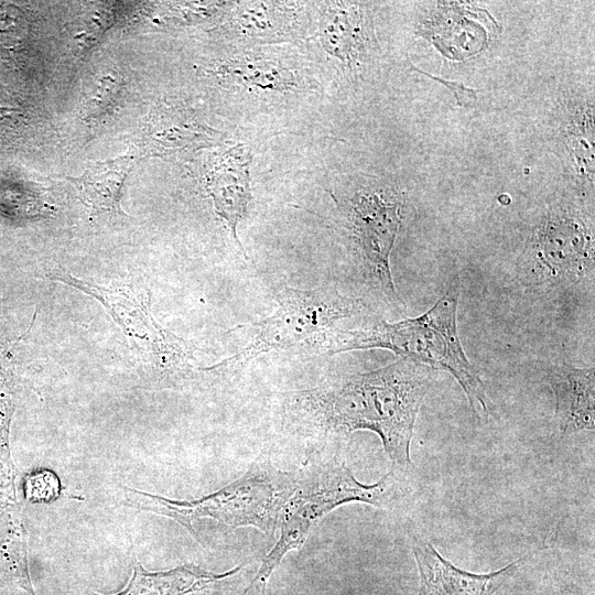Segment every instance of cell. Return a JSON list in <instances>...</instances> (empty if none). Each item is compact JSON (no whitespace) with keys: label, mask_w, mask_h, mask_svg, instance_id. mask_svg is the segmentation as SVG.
Returning a JSON list of instances; mask_svg holds the SVG:
<instances>
[{"label":"cell","mask_w":595,"mask_h":595,"mask_svg":"<svg viewBox=\"0 0 595 595\" xmlns=\"http://www.w3.org/2000/svg\"><path fill=\"white\" fill-rule=\"evenodd\" d=\"M433 374L430 367L400 358L386 367L300 392L296 402L323 431L376 433L392 467L405 470L411 466L415 420Z\"/></svg>","instance_id":"6da1fadb"},{"label":"cell","mask_w":595,"mask_h":595,"mask_svg":"<svg viewBox=\"0 0 595 595\" xmlns=\"http://www.w3.org/2000/svg\"><path fill=\"white\" fill-rule=\"evenodd\" d=\"M459 280L452 279L442 296L420 316L394 323L382 320L331 334L329 354L382 348L432 369L450 372L464 390L475 412L489 414L485 386L467 358L457 332Z\"/></svg>","instance_id":"7a4b0ae2"},{"label":"cell","mask_w":595,"mask_h":595,"mask_svg":"<svg viewBox=\"0 0 595 595\" xmlns=\"http://www.w3.org/2000/svg\"><path fill=\"white\" fill-rule=\"evenodd\" d=\"M400 472L403 470L392 467L377 483L365 485L345 463L336 461L305 470L295 480L281 510L278 541L240 595H247L256 587L264 595L267 583L283 558L300 549L313 528L333 509L349 502H364L380 509L394 507L402 497Z\"/></svg>","instance_id":"3957f363"},{"label":"cell","mask_w":595,"mask_h":595,"mask_svg":"<svg viewBox=\"0 0 595 595\" xmlns=\"http://www.w3.org/2000/svg\"><path fill=\"white\" fill-rule=\"evenodd\" d=\"M294 486L290 474L269 463H256L241 477L196 500H171L130 488H125V496L128 505L172 518L199 541L193 521L204 517L228 527L250 526L273 534Z\"/></svg>","instance_id":"277c9868"},{"label":"cell","mask_w":595,"mask_h":595,"mask_svg":"<svg viewBox=\"0 0 595 595\" xmlns=\"http://www.w3.org/2000/svg\"><path fill=\"white\" fill-rule=\"evenodd\" d=\"M275 300L278 307L271 315L236 327H255L257 332L252 340L237 354L205 370L241 367L272 350L325 340L337 321L364 310L360 300L343 295L334 288H284L275 294Z\"/></svg>","instance_id":"5b68a950"},{"label":"cell","mask_w":595,"mask_h":595,"mask_svg":"<svg viewBox=\"0 0 595 595\" xmlns=\"http://www.w3.org/2000/svg\"><path fill=\"white\" fill-rule=\"evenodd\" d=\"M46 277L99 301L131 346L161 377L183 374L190 369L192 353L187 344L153 318L149 290L129 283L100 285L80 280L64 269H50Z\"/></svg>","instance_id":"8992f818"},{"label":"cell","mask_w":595,"mask_h":595,"mask_svg":"<svg viewBox=\"0 0 595 595\" xmlns=\"http://www.w3.org/2000/svg\"><path fill=\"white\" fill-rule=\"evenodd\" d=\"M529 277L549 288H573L594 274V239L571 208H552L526 250Z\"/></svg>","instance_id":"52a82bcc"},{"label":"cell","mask_w":595,"mask_h":595,"mask_svg":"<svg viewBox=\"0 0 595 595\" xmlns=\"http://www.w3.org/2000/svg\"><path fill=\"white\" fill-rule=\"evenodd\" d=\"M402 201L386 190H363L346 205L349 230L354 236L366 272L390 299L396 296L390 255L402 220Z\"/></svg>","instance_id":"ba28073f"},{"label":"cell","mask_w":595,"mask_h":595,"mask_svg":"<svg viewBox=\"0 0 595 595\" xmlns=\"http://www.w3.org/2000/svg\"><path fill=\"white\" fill-rule=\"evenodd\" d=\"M420 586L418 595H493L521 563L515 561L498 571L476 574L456 567L428 541L414 542Z\"/></svg>","instance_id":"9c48e42d"},{"label":"cell","mask_w":595,"mask_h":595,"mask_svg":"<svg viewBox=\"0 0 595 595\" xmlns=\"http://www.w3.org/2000/svg\"><path fill=\"white\" fill-rule=\"evenodd\" d=\"M545 380L555 399V421L562 435L594 430V367L551 365L545 370Z\"/></svg>","instance_id":"30bf717a"},{"label":"cell","mask_w":595,"mask_h":595,"mask_svg":"<svg viewBox=\"0 0 595 595\" xmlns=\"http://www.w3.org/2000/svg\"><path fill=\"white\" fill-rule=\"evenodd\" d=\"M249 162L250 155L246 148H234L223 158L207 184L216 214L225 223L242 253L245 252L238 239L237 227L251 199Z\"/></svg>","instance_id":"8fae6325"},{"label":"cell","mask_w":595,"mask_h":595,"mask_svg":"<svg viewBox=\"0 0 595 595\" xmlns=\"http://www.w3.org/2000/svg\"><path fill=\"white\" fill-rule=\"evenodd\" d=\"M245 565L217 574L195 565H181L165 572H148L140 564L127 588L117 595H198L217 594Z\"/></svg>","instance_id":"7c38bea8"},{"label":"cell","mask_w":595,"mask_h":595,"mask_svg":"<svg viewBox=\"0 0 595 595\" xmlns=\"http://www.w3.org/2000/svg\"><path fill=\"white\" fill-rule=\"evenodd\" d=\"M130 155L91 164L78 177L71 178L84 203L99 213H120V195L125 181L134 165Z\"/></svg>","instance_id":"4fadbf2b"},{"label":"cell","mask_w":595,"mask_h":595,"mask_svg":"<svg viewBox=\"0 0 595 595\" xmlns=\"http://www.w3.org/2000/svg\"><path fill=\"white\" fill-rule=\"evenodd\" d=\"M357 14L350 10L331 8L321 23L322 43L333 56L350 62L361 44Z\"/></svg>","instance_id":"5bb4252c"},{"label":"cell","mask_w":595,"mask_h":595,"mask_svg":"<svg viewBox=\"0 0 595 595\" xmlns=\"http://www.w3.org/2000/svg\"><path fill=\"white\" fill-rule=\"evenodd\" d=\"M221 73L236 82V84L263 90H288L293 85L292 76L286 69L272 62L261 60L240 58L230 61L221 66Z\"/></svg>","instance_id":"9a60e30c"},{"label":"cell","mask_w":595,"mask_h":595,"mask_svg":"<svg viewBox=\"0 0 595 595\" xmlns=\"http://www.w3.org/2000/svg\"><path fill=\"white\" fill-rule=\"evenodd\" d=\"M13 413V376L9 354L0 355V461H11L9 430Z\"/></svg>","instance_id":"2e32d148"},{"label":"cell","mask_w":595,"mask_h":595,"mask_svg":"<svg viewBox=\"0 0 595 595\" xmlns=\"http://www.w3.org/2000/svg\"><path fill=\"white\" fill-rule=\"evenodd\" d=\"M420 72L422 74H425L430 78L442 83L448 89H451L452 93L454 94V96L456 97L459 105L467 106V105H469V104H472V102H474L476 100V91L468 88V87H466V86H464L462 83L448 82V80H445L444 78L436 77V76L428 74V73H425L423 71H420Z\"/></svg>","instance_id":"e0dca14e"},{"label":"cell","mask_w":595,"mask_h":595,"mask_svg":"<svg viewBox=\"0 0 595 595\" xmlns=\"http://www.w3.org/2000/svg\"><path fill=\"white\" fill-rule=\"evenodd\" d=\"M19 339H17L14 343L9 342L0 323V355L8 354L11 347H13Z\"/></svg>","instance_id":"ac0fdd59"}]
</instances>
